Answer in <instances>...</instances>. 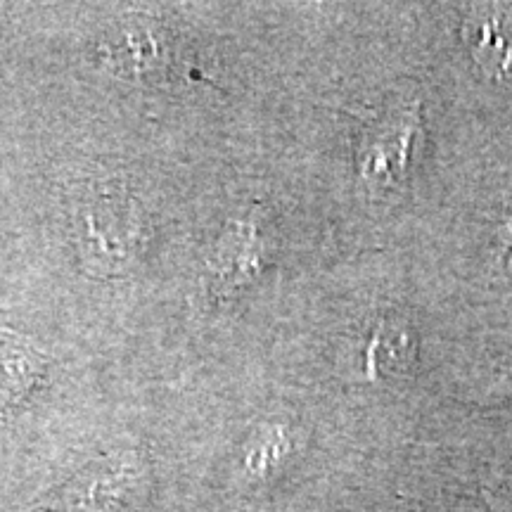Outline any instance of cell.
Instances as JSON below:
<instances>
[{"label":"cell","instance_id":"cell-1","mask_svg":"<svg viewBox=\"0 0 512 512\" xmlns=\"http://www.w3.org/2000/svg\"><path fill=\"white\" fill-rule=\"evenodd\" d=\"M76 223L83 259L93 271H121L143 245L136 207L121 188H93L81 197Z\"/></svg>","mask_w":512,"mask_h":512},{"label":"cell","instance_id":"cell-2","mask_svg":"<svg viewBox=\"0 0 512 512\" xmlns=\"http://www.w3.org/2000/svg\"><path fill=\"white\" fill-rule=\"evenodd\" d=\"M138 484L133 463H105L83 470L41 505V512H117Z\"/></svg>","mask_w":512,"mask_h":512},{"label":"cell","instance_id":"cell-3","mask_svg":"<svg viewBox=\"0 0 512 512\" xmlns=\"http://www.w3.org/2000/svg\"><path fill=\"white\" fill-rule=\"evenodd\" d=\"M470 53L491 76H512V5H479L465 22Z\"/></svg>","mask_w":512,"mask_h":512},{"label":"cell","instance_id":"cell-4","mask_svg":"<svg viewBox=\"0 0 512 512\" xmlns=\"http://www.w3.org/2000/svg\"><path fill=\"white\" fill-rule=\"evenodd\" d=\"M48 356L29 339L10 330H0V418L22 403L43 380Z\"/></svg>","mask_w":512,"mask_h":512}]
</instances>
